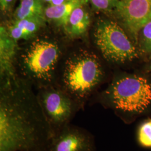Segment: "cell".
<instances>
[{
    "label": "cell",
    "instance_id": "obj_1",
    "mask_svg": "<svg viewBox=\"0 0 151 151\" xmlns=\"http://www.w3.org/2000/svg\"><path fill=\"white\" fill-rule=\"evenodd\" d=\"M0 151H47L53 134L38 97L26 83L1 87Z\"/></svg>",
    "mask_w": 151,
    "mask_h": 151
},
{
    "label": "cell",
    "instance_id": "obj_2",
    "mask_svg": "<svg viewBox=\"0 0 151 151\" xmlns=\"http://www.w3.org/2000/svg\"><path fill=\"white\" fill-rule=\"evenodd\" d=\"M99 96L104 106L111 109L125 124L151 114V80L145 76H117Z\"/></svg>",
    "mask_w": 151,
    "mask_h": 151
},
{
    "label": "cell",
    "instance_id": "obj_3",
    "mask_svg": "<svg viewBox=\"0 0 151 151\" xmlns=\"http://www.w3.org/2000/svg\"><path fill=\"white\" fill-rule=\"evenodd\" d=\"M103 80V71L97 57L92 53L83 52L67 61L60 88L69 94L82 108Z\"/></svg>",
    "mask_w": 151,
    "mask_h": 151
},
{
    "label": "cell",
    "instance_id": "obj_4",
    "mask_svg": "<svg viewBox=\"0 0 151 151\" xmlns=\"http://www.w3.org/2000/svg\"><path fill=\"white\" fill-rule=\"evenodd\" d=\"M95 43L104 57L114 63H125L138 58L140 53L118 23L108 19L97 22L94 30Z\"/></svg>",
    "mask_w": 151,
    "mask_h": 151
},
{
    "label": "cell",
    "instance_id": "obj_5",
    "mask_svg": "<svg viewBox=\"0 0 151 151\" xmlns=\"http://www.w3.org/2000/svg\"><path fill=\"white\" fill-rule=\"evenodd\" d=\"M38 99L53 136L70 124L82 108L69 94L53 86L43 87Z\"/></svg>",
    "mask_w": 151,
    "mask_h": 151
},
{
    "label": "cell",
    "instance_id": "obj_6",
    "mask_svg": "<svg viewBox=\"0 0 151 151\" xmlns=\"http://www.w3.org/2000/svg\"><path fill=\"white\" fill-rule=\"evenodd\" d=\"M60 54L59 47L54 42L46 39L35 40L23 57L27 74L44 87L52 86L53 70Z\"/></svg>",
    "mask_w": 151,
    "mask_h": 151
},
{
    "label": "cell",
    "instance_id": "obj_7",
    "mask_svg": "<svg viewBox=\"0 0 151 151\" xmlns=\"http://www.w3.org/2000/svg\"><path fill=\"white\" fill-rule=\"evenodd\" d=\"M114 10L137 45L140 29L151 20V0H118Z\"/></svg>",
    "mask_w": 151,
    "mask_h": 151
},
{
    "label": "cell",
    "instance_id": "obj_8",
    "mask_svg": "<svg viewBox=\"0 0 151 151\" xmlns=\"http://www.w3.org/2000/svg\"><path fill=\"white\" fill-rule=\"evenodd\" d=\"M47 151H97L94 135L71 123L54 135Z\"/></svg>",
    "mask_w": 151,
    "mask_h": 151
},
{
    "label": "cell",
    "instance_id": "obj_9",
    "mask_svg": "<svg viewBox=\"0 0 151 151\" xmlns=\"http://www.w3.org/2000/svg\"><path fill=\"white\" fill-rule=\"evenodd\" d=\"M16 43L8 31L2 26L0 29V67L2 85L15 81L13 62L16 53Z\"/></svg>",
    "mask_w": 151,
    "mask_h": 151
},
{
    "label": "cell",
    "instance_id": "obj_10",
    "mask_svg": "<svg viewBox=\"0 0 151 151\" xmlns=\"http://www.w3.org/2000/svg\"><path fill=\"white\" fill-rule=\"evenodd\" d=\"M86 0H67L57 6H49L45 9L47 19L64 27L72 11L78 6L84 5Z\"/></svg>",
    "mask_w": 151,
    "mask_h": 151
},
{
    "label": "cell",
    "instance_id": "obj_11",
    "mask_svg": "<svg viewBox=\"0 0 151 151\" xmlns=\"http://www.w3.org/2000/svg\"><path fill=\"white\" fill-rule=\"evenodd\" d=\"M90 24L88 13L83 5L78 6L72 11L64 27L67 34L72 37H79L86 32Z\"/></svg>",
    "mask_w": 151,
    "mask_h": 151
},
{
    "label": "cell",
    "instance_id": "obj_12",
    "mask_svg": "<svg viewBox=\"0 0 151 151\" xmlns=\"http://www.w3.org/2000/svg\"><path fill=\"white\" fill-rule=\"evenodd\" d=\"M16 20L31 17L46 18L43 0H21L15 12Z\"/></svg>",
    "mask_w": 151,
    "mask_h": 151
},
{
    "label": "cell",
    "instance_id": "obj_13",
    "mask_svg": "<svg viewBox=\"0 0 151 151\" xmlns=\"http://www.w3.org/2000/svg\"><path fill=\"white\" fill-rule=\"evenodd\" d=\"M46 19L42 17H31L16 20L14 24L21 30L24 39H27L33 37L39 29L43 26Z\"/></svg>",
    "mask_w": 151,
    "mask_h": 151
},
{
    "label": "cell",
    "instance_id": "obj_14",
    "mask_svg": "<svg viewBox=\"0 0 151 151\" xmlns=\"http://www.w3.org/2000/svg\"><path fill=\"white\" fill-rule=\"evenodd\" d=\"M136 140L140 147L151 149V117L143 119L136 129Z\"/></svg>",
    "mask_w": 151,
    "mask_h": 151
},
{
    "label": "cell",
    "instance_id": "obj_15",
    "mask_svg": "<svg viewBox=\"0 0 151 151\" xmlns=\"http://www.w3.org/2000/svg\"><path fill=\"white\" fill-rule=\"evenodd\" d=\"M140 53L151 57V20L140 29L137 40Z\"/></svg>",
    "mask_w": 151,
    "mask_h": 151
},
{
    "label": "cell",
    "instance_id": "obj_16",
    "mask_svg": "<svg viewBox=\"0 0 151 151\" xmlns=\"http://www.w3.org/2000/svg\"><path fill=\"white\" fill-rule=\"evenodd\" d=\"M93 6L98 10L109 11L114 10L118 0H90Z\"/></svg>",
    "mask_w": 151,
    "mask_h": 151
},
{
    "label": "cell",
    "instance_id": "obj_17",
    "mask_svg": "<svg viewBox=\"0 0 151 151\" xmlns=\"http://www.w3.org/2000/svg\"><path fill=\"white\" fill-rule=\"evenodd\" d=\"M15 0H0L1 10L3 12H7L9 9L11 4Z\"/></svg>",
    "mask_w": 151,
    "mask_h": 151
},
{
    "label": "cell",
    "instance_id": "obj_18",
    "mask_svg": "<svg viewBox=\"0 0 151 151\" xmlns=\"http://www.w3.org/2000/svg\"><path fill=\"white\" fill-rule=\"evenodd\" d=\"M43 1H44V2H48L49 4V5H50L54 0H43Z\"/></svg>",
    "mask_w": 151,
    "mask_h": 151
},
{
    "label": "cell",
    "instance_id": "obj_19",
    "mask_svg": "<svg viewBox=\"0 0 151 151\" xmlns=\"http://www.w3.org/2000/svg\"><path fill=\"white\" fill-rule=\"evenodd\" d=\"M149 70H150L151 72V63H150V64L149 65Z\"/></svg>",
    "mask_w": 151,
    "mask_h": 151
},
{
    "label": "cell",
    "instance_id": "obj_20",
    "mask_svg": "<svg viewBox=\"0 0 151 151\" xmlns=\"http://www.w3.org/2000/svg\"></svg>",
    "mask_w": 151,
    "mask_h": 151
}]
</instances>
